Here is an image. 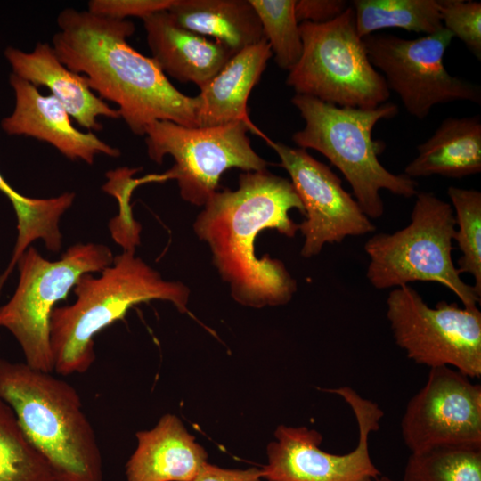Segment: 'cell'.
<instances>
[{
    "label": "cell",
    "mask_w": 481,
    "mask_h": 481,
    "mask_svg": "<svg viewBox=\"0 0 481 481\" xmlns=\"http://www.w3.org/2000/svg\"><path fill=\"white\" fill-rule=\"evenodd\" d=\"M305 209L292 183L266 168L244 171L236 190L216 192L198 215L193 230L211 251L212 263L230 285L232 298L247 306H281L298 286L285 265L265 255L257 258V236L275 229L293 238L299 229L289 216Z\"/></svg>",
    "instance_id": "obj_1"
},
{
    "label": "cell",
    "mask_w": 481,
    "mask_h": 481,
    "mask_svg": "<svg viewBox=\"0 0 481 481\" xmlns=\"http://www.w3.org/2000/svg\"><path fill=\"white\" fill-rule=\"evenodd\" d=\"M57 24L52 47L61 62L85 77L102 100L117 104L132 133L144 135L157 120L198 126L197 95L178 91L152 58L128 44L132 21L68 8Z\"/></svg>",
    "instance_id": "obj_2"
},
{
    "label": "cell",
    "mask_w": 481,
    "mask_h": 481,
    "mask_svg": "<svg viewBox=\"0 0 481 481\" xmlns=\"http://www.w3.org/2000/svg\"><path fill=\"white\" fill-rule=\"evenodd\" d=\"M76 301L54 307L50 317L53 371L67 376L87 371L95 360L94 337L122 319L135 305L152 299L171 302L187 312L190 289L168 281L140 257L124 249L111 265L94 277L82 274L73 287Z\"/></svg>",
    "instance_id": "obj_3"
},
{
    "label": "cell",
    "mask_w": 481,
    "mask_h": 481,
    "mask_svg": "<svg viewBox=\"0 0 481 481\" xmlns=\"http://www.w3.org/2000/svg\"><path fill=\"white\" fill-rule=\"evenodd\" d=\"M0 399L56 481H103L98 441L73 386L52 372L0 358Z\"/></svg>",
    "instance_id": "obj_4"
},
{
    "label": "cell",
    "mask_w": 481,
    "mask_h": 481,
    "mask_svg": "<svg viewBox=\"0 0 481 481\" xmlns=\"http://www.w3.org/2000/svg\"><path fill=\"white\" fill-rule=\"evenodd\" d=\"M291 103L305 121V126L292 135L293 143L326 157L345 176L369 218L384 213L381 190L404 198L419 192L415 179L391 173L380 163L379 156L386 144L372 137L379 121L397 115V105L387 102L372 109L340 107L302 94H295Z\"/></svg>",
    "instance_id": "obj_5"
},
{
    "label": "cell",
    "mask_w": 481,
    "mask_h": 481,
    "mask_svg": "<svg viewBox=\"0 0 481 481\" xmlns=\"http://www.w3.org/2000/svg\"><path fill=\"white\" fill-rule=\"evenodd\" d=\"M455 232L452 205L432 192H418L407 226L393 233H376L365 242L369 282L378 289L437 282L452 291L465 308L477 307L481 297L461 280L452 258Z\"/></svg>",
    "instance_id": "obj_6"
},
{
    "label": "cell",
    "mask_w": 481,
    "mask_h": 481,
    "mask_svg": "<svg viewBox=\"0 0 481 481\" xmlns=\"http://www.w3.org/2000/svg\"><path fill=\"white\" fill-rule=\"evenodd\" d=\"M299 29L302 54L286 79L296 94L362 109L387 102L390 91L370 61L351 4L330 22H302Z\"/></svg>",
    "instance_id": "obj_7"
},
{
    "label": "cell",
    "mask_w": 481,
    "mask_h": 481,
    "mask_svg": "<svg viewBox=\"0 0 481 481\" xmlns=\"http://www.w3.org/2000/svg\"><path fill=\"white\" fill-rule=\"evenodd\" d=\"M113 258L106 245L96 243L75 244L57 261L44 258L34 247L27 249L17 263L18 286L0 307V326L13 335L26 364L53 371L50 317L55 304L67 297L82 274L102 272Z\"/></svg>",
    "instance_id": "obj_8"
},
{
    "label": "cell",
    "mask_w": 481,
    "mask_h": 481,
    "mask_svg": "<svg viewBox=\"0 0 481 481\" xmlns=\"http://www.w3.org/2000/svg\"><path fill=\"white\" fill-rule=\"evenodd\" d=\"M242 122L216 126H184L157 120L145 129L149 158L161 164L166 155L174 166L158 175L159 183L175 179L182 199L204 206L217 192L220 177L230 168L260 171L268 163L252 149Z\"/></svg>",
    "instance_id": "obj_9"
},
{
    "label": "cell",
    "mask_w": 481,
    "mask_h": 481,
    "mask_svg": "<svg viewBox=\"0 0 481 481\" xmlns=\"http://www.w3.org/2000/svg\"><path fill=\"white\" fill-rule=\"evenodd\" d=\"M387 317L395 343L408 358L429 368L452 366L481 376V312L456 303L426 304L410 285L391 290Z\"/></svg>",
    "instance_id": "obj_10"
},
{
    "label": "cell",
    "mask_w": 481,
    "mask_h": 481,
    "mask_svg": "<svg viewBox=\"0 0 481 481\" xmlns=\"http://www.w3.org/2000/svg\"><path fill=\"white\" fill-rule=\"evenodd\" d=\"M452 38L443 28L412 39L378 32L363 39L371 63L389 91L398 95L411 116L423 120L436 105L458 101L481 103L480 86L451 75L444 66V56Z\"/></svg>",
    "instance_id": "obj_11"
},
{
    "label": "cell",
    "mask_w": 481,
    "mask_h": 481,
    "mask_svg": "<svg viewBox=\"0 0 481 481\" xmlns=\"http://www.w3.org/2000/svg\"><path fill=\"white\" fill-rule=\"evenodd\" d=\"M327 391L342 397L352 409L358 426L357 446L346 454H331L319 448L322 436L318 431L279 426L276 441L267 448L268 463L261 469L262 477L267 481H368L380 476L371 459L368 439L379 428L383 411L349 387Z\"/></svg>",
    "instance_id": "obj_12"
},
{
    "label": "cell",
    "mask_w": 481,
    "mask_h": 481,
    "mask_svg": "<svg viewBox=\"0 0 481 481\" xmlns=\"http://www.w3.org/2000/svg\"><path fill=\"white\" fill-rule=\"evenodd\" d=\"M412 452L438 446L481 448V386L449 366L430 368L402 418Z\"/></svg>",
    "instance_id": "obj_13"
},
{
    "label": "cell",
    "mask_w": 481,
    "mask_h": 481,
    "mask_svg": "<svg viewBox=\"0 0 481 481\" xmlns=\"http://www.w3.org/2000/svg\"><path fill=\"white\" fill-rule=\"evenodd\" d=\"M267 144L281 159V166L305 209L298 224L305 238L301 255H318L326 243H340L347 236H361L376 230L357 201L342 186L340 178L306 150L269 140Z\"/></svg>",
    "instance_id": "obj_14"
},
{
    "label": "cell",
    "mask_w": 481,
    "mask_h": 481,
    "mask_svg": "<svg viewBox=\"0 0 481 481\" xmlns=\"http://www.w3.org/2000/svg\"><path fill=\"white\" fill-rule=\"evenodd\" d=\"M9 82L15 95L12 113L1 121L10 135H25L50 143L70 160L93 164L96 155L118 157V149L104 143L92 132L84 133L71 123L70 115L53 95L12 73Z\"/></svg>",
    "instance_id": "obj_15"
},
{
    "label": "cell",
    "mask_w": 481,
    "mask_h": 481,
    "mask_svg": "<svg viewBox=\"0 0 481 481\" xmlns=\"http://www.w3.org/2000/svg\"><path fill=\"white\" fill-rule=\"evenodd\" d=\"M152 59L166 75L200 89L237 53L178 25L167 10L143 19Z\"/></svg>",
    "instance_id": "obj_16"
},
{
    "label": "cell",
    "mask_w": 481,
    "mask_h": 481,
    "mask_svg": "<svg viewBox=\"0 0 481 481\" xmlns=\"http://www.w3.org/2000/svg\"><path fill=\"white\" fill-rule=\"evenodd\" d=\"M12 73L36 87L45 86L68 113L80 126L88 130L102 128L99 117L118 119L117 109L108 105L89 87L85 77L61 62L53 47L47 43H37L27 53L12 46L4 50Z\"/></svg>",
    "instance_id": "obj_17"
},
{
    "label": "cell",
    "mask_w": 481,
    "mask_h": 481,
    "mask_svg": "<svg viewBox=\"0 0 481 481\" xmlns=\"http://www.w3.org/2000/svg\"><path fill=\"white\" fill-rule=\"evenodd\" d=\"M273 53L265 38L235 53L224 68L200 90L198 126L244 123L249 130L270 140L250 120L248 100Z\"/></svg>",
    "instance_id": "obj_18"
},
{
    "label": "cell",
    "mask_w": 481,
    "mask_h": 481,
    "mask_svg": "<svg viewBox=\"0 0 481 481\" xmlns=\"http://www.w3.org/2000/svg\"><path fill=\"white\" fill-rule=\"evenodd\" d=\"M135 436L137 446L126 464V481H194L207 463L203 447L173 414Z\"/></svg>",
    "instance_id": "obj_19"
},
{
    "label": "cell",
    "mask_w": 481,
    "mask_h": 481,
    "mask_svg": "<svg viewBox=\"0 0 481 481\" xmlns=\"http://www.w3.org/2000/svg\"><path fill=\"white\" fill-rule=\"evenodd\" d=\"M417 156L404 174L415 179L440 175L462 178L481 171V118L448 117L433 135L417 145Z\"/></svg>",
    "instance_id": "obj_20"
},
{
    "label": "cell",
    "mask_w": 481,
    "mask_h": 481,
    "mask_svg": "<svg viewBox=\"0 0 481 481\" xmlns=\"http://www.w3.org/2000/svg\"><path fill=\"white\" fill-rule=\"evenodd\" d=\"M167 11L181 27L212 37L237 53L265 38L249 0H175Z\"/></svg>",
    "instance_id": "obj_21"
},
{
    "label": "cell",
    "mask_w": 481,
    "mask_h": 481,
    "mask_svg": "<svg viewBox=\"0 0 481 481\" xmlns=\"http://www.w3.org/2000/svg\"><path fill=\"white\" fill-rule=\"evenodd\" d=\"M0 192L12 202L17 216L18 235L12 257L0 275V289L20 257L29 245L42 240L47 249L57 252L61 248L62 236L59 221L75 200L74 192H64L57 197L37 199L23 196L11 187L0 174Z\"/></svg>",
    "instance_id": "obj_22"
},
{
    "label": "cell",
    "mask_w": 481,
    "mask_h": 481,
    "mask_svg": "<svg viewBox=\"0 0 481 481\" xmlns=\"http://www.w3.org/2000/svg\"><path fill=\"white\" fill-rule=\"evenodd\" d=\"M356 30L361 37L384 29L430 35L444 27L439 0H354Z\"/></svg>",
    "instance_id": "obj_23"
},
{
    "label": "cell",
    "mask_w": 481,
    "mask_h": 481,
    "mask_svg": "<svg viewBox=\"0 0 481 481\" xmlns=\"http://www.w3.org/2000/svg\"><path fill=\"white\" fill-rule=\"evenodd\" d=\"M0 481H56L46 460L25 436L12 409L1 399Z\"/></svg>",
    "instance_id": "obj_24"
},
{
    "label": "cell",
    "mask_w": 481,
    "mask_h": 481,
    "mask_svg": "<svg viewBox=\"0 0 481 481\" xmlns=\"http://www.w3.org/2000/svg\"><path fill=\"white\" fill-rule=\"evenodd\" d=\"M403 481H481V448L438 446L412 452Z\"/></svg>",
    "instance_id": "obj_25"
},
{
    "label": "cell",
    "mask_w": 481,
    "mask_h": 481,
    "mask_svg": "<svg viewBox=\"0 0 481 481\" xmlns=\"http://www.w3.org/2000/svg\"><path fill=\"white\" fill-rule=\"evenodd\" d=\"M447 194L458 226L453 240L461 251L456 268L460 274L469 273L474 277L473 287L481 297V192L449 186Z\"/></svg>",
    "instance_id": "obj_26"
},
{
    "label": "cell",
    "mask_w": 481,
    "mask_h": 481,
    "mask_svg": "<svg viewBox=\"0 0 481 481\" xmlns=\"http://www.w3.org/2000/svg\"><path fill=\"white\" fill-rule=\"evenodd\" d=\"M261 22L276 64L290 70L299 61L303 44L295 15L296 0H249Z\"/></svg>",
    "instance_id": "obj_27"
},
{
    "label": "cell",
    "mask_w": 481,
    "mask_h": 481,
    "mask_svg": "<svg viewBox=\"0 0 481 481\" xmlns=\"http://www.w3.org/2000/svg\"><path fill=\"white\" fill-rule=\"evenodd\" d=\"M443 27L458 37L481 60V3L465 0H439Z\"/></svg>",
    "instance_id": "obj_28"
},
{
    "label": "cell",
    "mask_w": 481,
    "mask_h": 481,
    "mask_svg": "<svg viewBox=\"0 0 481 481\" xmlns=\"http://www.w3.org/2000/svg\"><path fill=\"white\" fill-rule=\"evenodd\" d=\"M175 0H91L88 12L115 20L138 17L142 20L152 13L168 10Z\"/></svg>",
    "instance_id": "obj_29"
},
{
    "label": "cell",
    "mask_w": 481,
    "mask_h": 481,
    "mask_svg": "<svg viewBox=\"0 0 481 481\" xmlns=\"http://www.w3.org/2000/svg\"><path fill=\"white\" fill-rule=\"evenodd\" d=\"M349 5L344 0H296L295 15L298 23L322 24L340 16Z\"/></svg>",
    "instance_id": "obj_30"
},
{
    "label": "cell",
    "mask_w": 481,
    "mask_h": 481,
    "mask_svg": "<svg viewBox=\"0 0 481 481\" xmlns=\"http://www.w3.org/2000/svg\"><path fill=\"white\" fill-rule=\"evenodd\" d=\"M261 469H225L208 462L202 467L194 481H260Z\"/></svg>",
    "instance_id": "obj_31"
},
{
    "label": "cell",
    "mask_w": 481,
    "mask_h": 481,
    "mask_svg": "<svg viewBox=\"0 0 481 481\" xmlns=\"http://www.w3.org/2000/svg\"><path fill=\"white\" fill-rule=\"evenodd\" d=\"M368 481H391V480L388 479L387 477H381V478L378 477L376 479H370Z\"/></svg>",
    "instance_id": "obj_32"
}]
</instances>
